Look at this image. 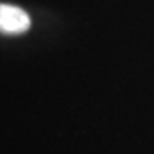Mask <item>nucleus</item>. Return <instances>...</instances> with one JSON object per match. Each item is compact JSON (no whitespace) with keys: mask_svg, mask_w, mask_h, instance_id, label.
<instances>
[{"mask_svg":"<svg viewBox=\"0 0 154 154\" xmlns=\"http://www.w3.org/2000/svg\"><path fill=\"white\" fill-rule=\"evenodd\" d=\"M30 27V17L26 11L11 5L0 3V32L6 34H20Z\"/></svg>","mask_w":154,"mask_h":154,"instance_id":"1","label":"nucleus"}]
</instances>
